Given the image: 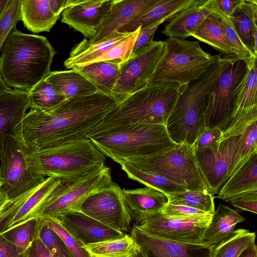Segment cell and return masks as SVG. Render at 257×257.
Wrapping results in <instances>:
<instances>
[{
	"label": "cell",
	"mask_w": 257,
	"mask_h": 257,
	"mask_svg": "<svg viewBox=\"0 0 257 257\" xmlns=\"http://www.w3.org/2000/svg\"><path fill=\"white\" fill-rule=\"evenodd\" d=\"M117 104L113 97L98 91L66 99L50 112L31 108L15 134L34 150L86 139Z\"/></svg>",
	"instance_id": "6da1fadb"
},
{
	"label": "cell",
	"mask_w": 257,
	"mask_h": 257,
	"mask_svg": "<svg viewBox=\"0 0 257 257\" xmlns=\"http://www.w3.org/2000/svg\"><path fill=\"white\" fill-rule=\"evenodd\" d=\"M187 85L148 83L117 104L88 134L87 138L137 124H165Z\"/></svg>",
	"instance_id": "7a4b0ae2"
},
{
	"label": "cell",
	"mask_w": 257,
	"mask_h": 257,
	"mask_svg": "<svg viewBox=\"0 0 257 257\" xmlns=\"http://www.w3.org/2000/svg\"><path fill=\"white\" fill-rule=\"evenodd\" d=\"M2 50L0 74L10 88L29 92L51 72L56 51L43 36L24 33L15 28Z\"/></svg>",
	"instance_id": "3957f363"
},
{
	"label": "cell",
	"mask_w": 257,
	"mask_h": 257,
	"mask_svg": "<svg viewBox=\"0 0 257 257\" xmlns=\"http://www.w3.org/2000/svg\"><path fill=\"white\" fill-rule=\"evenodd\" d=\"M234 58L220 55L203 75L188 84L179 97L165 124L174 144L193 145L204 131L205 96Z\"/></svg>",
	"instance_id": "277c9868"
},
{
	"label": "cell",
	"mask_w": 257,
	"mask_h": 257,
	"mask_svg": "<svg viewBox=\"0 0 257 257\" xmlns=\"http://www.w3.org/2000/svg\"><path fill=\"white\" fill-rule=\"evenodd\" d=\"M88 139L105 157L119 164L126 159L166 151L176 145L165 124H134Z\"/></svg>",
	"instance_id": "5b68a950"
},
{
	"label": "cell",
	"mask_w": 257,
	"mask_h": 257,
	"mask_svg": "<svg viewBox=\"0 0 257 257\" xmlns=\"http://www.w3.org/2000/svg\"><path fill=\"white\" fill-rule=\"evenodd\" d=\"M40 172L62 182L73 181L105 165L106 157L89 139L34 149Z\"/></svg>",
	"instance_id": "8992f818"
},
{
	"label": "cell",
	"mask_w": 257,
	"mask_h": 257,
	"mask_svg": "<svg viewBox=\"0 0 257 257\" xmlns=\"http://www.w3.org/2000/svg\"><path fill=\"white\" fill-rule=\"evenodd\" d=\"M220 55H211L199 41L168 37L163 51L148 83H176L187 85L199 78Z\"/></svg>",
	"instance_id": "52a82bcc"
},
{
	"label": "cell",
	"mask_w": 257,
	"mask_h": 257,
	"mask_svg": "<svg viewBox=\"0 0 257 257\" xmlns=\"http://www.w3.org/2000/svg\"><path fill=\"white\" fill-rule=\"evenodd\" d=\"M121 162L162 175L186 190H209L198 167L193 145L176 144L166 151L131 157Z\"/></svg>",
	"instance_id": "ba28073f"
},
{
	"label": "cell",
	"mask_w": 257,
	"mask_h": 257,
	"mask_svg": "<svg viewBox=\"0 0 257 257\" xmlns=\"http://www.w3.org/2000/svg\"><path fill=\"white\" fill-rule=\"evenodd\" d=\"M34 156V149L17 135L5 139L0 187L9 200L35 189L45 180Z\"/></svg>",
	"instance_id": "9c48e42d"
},
{
	"label": "cell",
	"mask_w": 257,
	"mask_h": 257,
	"mask_svg": "<svg viewBox=\"0 0 257 257\" xmlns=\"http://www.w3.org/2000/svg\"><path fill=\"white\" fill-rule=\"evenodd\" d=\"M112 182L110 168L105 165L73 181L62 182L33 217L58 218L81 211L83 202L91 193Z\"/></svg>",
	"instance_id": "30bf717a"
},
{
	"label": "cell",
	"mask_w": 257,
	"mask_h": 257,
	"mask_svg": "<svg viewBox=\"0 0 257 257\" xmlns=\"http://www.w3.org/2000/svg\"><path fill=\"white\" fill-rule=\"evenodd\" d=\"M246 61L235 57L206 94L203 113L205 127L222 131L230 123L233 112L234 93L245 75Z\"/></svg>",
	"instance_id": "8fae6325"
},
{
	"label": "cell",
	"mask_w": 257,
	"mask_h": 257,
	"mask_svg": "<svg viewBox=\"0 0 257 257\" xmlns=\"http://www.w3.org/2000/svg\"><path fill=\"white\" fill-rule=\"evenodd\" d=\"M241 134L220 139L208 148L195 150L198 167L209 190L218 193L241 163L239 156Z\"/></svg>",
	"instance_id": "7c38bea8"
},
{
	"label": "cell",
	"mask_w": 257,
	"mask_h": 257,
	"mask_svg": "<svg viewBox=\"0 0 257 257\" xmlns=\"http://www.w3.org/2000/svg\"><path fill=\"white\" fill-rule=\"evenodd\" d=\"M164 46V41H153L121 63L112 93L117 103L148 83L162 55Z\"/></svg>",
	"instance_id": "4fadbf2b"
},
{
	"label": "cell",
	"mask_w": 257,
	"mask_h": 257,
	"mask_svg": "<svg viewBox=\"0 0 257 257\" xmlns=\"http://www.w3.org/2000/svg\"><path fill=\"white\" fill-rule=\"evenodd\" d=\"M212 214L186 218L171 217L161 211L146 215L136 225L151 235L183 243L200 244Z\"/></svg>",
	"instance_id": "5bb4252c"
},
{
	"label": "cell",
	"mask_w": 257,
	"mask_h": 257,
	"mask_svg": "<svg viewBox=\"0 0 257 257\" xmlns=\"http://www.w3.org/2000/svg\"><path fill=\"white\" fill-rule=\"evenodd\" d=\"M81 212L117 231L131 229L132 222L123 200L122 189L113 182L91 193L83 202Z\"/></svg>",
	"instance_id": "9a60e30c"
},
{
	"label": "cell",
	"mask_w": 257,
	"mask_h": 257,
	"mask_svg": "<svg viewBox=\"0 0 257 257\" xmlns=\"http://www.w3.org/2000/svg\"><path fill=\"white\" fill-rule=\"evenodd\" d=\"M256 58L246 61V72L234 93V107L231 121L222 131L220 139L238 135L252 121L257 119Z\"/></svg>",
	"instance_id": "2e32d148"
},
{
	"label": "cell",
	"mask_w": 257,
	"mask_h": 257,
	"mask_svg": "<svg viewBox=\"0 0 257 257\" xmlns=\"http://www.w3.org/2000/svg\"><path fill=\"white\" fill-rule=\"evenodd\" d=\"M131 236L144 257H211L215 245L164 239L146 233L134 224Z\"/></svg>",
	"instance_id": "e0dca14e"
},
{
	"label": "cell",
	"mask_w": 257,
	"mask_h": 257,
	"mask_svg": "<svg viewBox=\"0 0 257 257\" xmlns=\"http://www.w3.org/2000/svg\"><path fill=\"white\" fill-rule=\"evenodd\" d=\"M113 0H77L62 14L61 22L81 33L92 37L108 14Z\"/></svg>",
	"instance_id": "ac0fdd59"
},
{
	"label": "cell",
	"mask_w": 257,
	"mask_h": 257,
	"mask_svg": "<svg viewBox=\"0 0 257 257\" xmlns=\"http://www.w3.org/2000/svg\"><path fill=\"white\" fill-rule=\"evenodd\" d=\"M56 218L68 232L84 245L120 238L125 235L81 211L69 213Z\"/></svg>",
	"instance_id": "d6986e66"
},
{
	"label": "cell",
	"mask_w": 257,
	"mask_h": 257,
	"mask_svg": "<svg viewBox=\"0 0 257 257\" xmlns=\"http://www.w3.org/2000/svg\"><path fill=\"white\" fill-rule=\"evenodd\" d=\"M29 107L27 91L10 88L0 93V171L5 139L8 135H15L16 128Z\"/></svg>",
	"instance_id": "ffe728a7"
},
{
	"label": "cell",
	"mask_w": 257,
	"mask_h": 257,
	"mask_svg": "<svg viewBox=\"0 0 257 257\" xmlns=\"http://www.w3.org/2000/svg\"><path fill=\"white\" fill-rule=\"evenodd\" d=\"M154 0H113L111 8L95 34L79 43L84 46L107 39L121 26L126 24L150 6Z\"/></svg>",
	"instance_id": "44dd1931"
},
{
	"label": "cell",
	"mask_w": 257,
	"mask_h": 257,
	"mask_svg": "<svg viewBox=\"0 0 257 257\" xmlns=\"http://www.w3.org/2000/svg\"><path fill=\"white\" fill-rule=\"evenodd\" d=\"M122 198L134 225H138L147 215L162 211L168 203L167 195L155 189L146 187L122 189Z\"/></svg>",
	"instance_id": "7402d4cb"
},
{
	"label": "cell",
	"mask_w": 257,
	"mask_h": 257,
	"mask_svg": "<svg viewBox=\"0 0 257 257\" xmlns=\"http://www.w3.org/2000/svg\"><path fill=\"white\" fill-rule=\"evenodd\" d=\"M194 0H154L150 6L116 31L132 33L161 21H167L189 6Z\"/></svg>",
	"instance_id": "603a6c76"
},
{
	"label": "cell",
	"mask_w": 257,
	"mask_h": 257,
	"mask_svg": "<svg viewBox=\"0 0 257 257\" xmlns=\"http://www.w3.org/2000/svg\"><path fill=\"white\" fill-rule=\"evenodd\" d=\"M257 190V150L236 169L216 197L228 202L245 193Z\"/></svg>",
	"instance_id": "cb8c5ba5"
},
{
	"label": "cell",
	"mask_w": 257,
	"mask_h": 257,
	"mask_svg": "<svg viewBox=\"0 0 257 257\" xmlns=\"http://www.w3.org/2000/svg\"><path fill=\"white\" fill-rule=\"evenodd\" d=\"M212 13L209 0H194L189 6L169 20L161 33L168 37L185 40L190 37L203 20Z\"/></svg>",
	"instance_id": "d4e9b609"
},
{
	"label": "cell",
	"mask_w": 257,
	"mask_h": 257,
	"mask_svg": "<svg viewBox=\"0 0 257 257\" xmlns=\"http://www.w3.org/2000/svg\"><path fill=\"white\" fill-rule=\"evenodd\" d=\"M228 18L244 45L257 58V1L241 0Z\"/></svg>",
	"instance_id": "484cf974"
},
{
	"label": "cell",
	"mask_w": 257,
	"mask_h": 257,
	"mask_svg": "<svg viewBox=\"0 0 257 257\" xmlns=\"http://www.w3.org/2000/svg\"><path fill=\"white\" fill-rule=\"evenodd\" d=\"M45 79L66 99L99 91L85 75L77 70L51 71Z\"/></svg>",
	"instance_id": "4316f807"
},
{
	"label": "cell",
	"mask_w": 257,
	"mask_h": 257,
	"mask_svg": "<svg viewBox=\"0 0 257 257\" xmlns=\"http://www.w3.org/2000/svg\"><path fill=\"white\" fill-rule=\"evenodd\" d=\"M244 220L237 211L219 204L203 234L202 242L209 245L218 244L230 234L238 223Z\"/></svg>",
	"instance_id": "83f0119b"
},
{
	"label": "cell",
	"mask_w": 257,
	"mask_h": 257,
	"mask_svg": "<svg viewBox=\"0 0 257 257\" xmlns=\"http://www.w3.org/2000/svg\"><path fill=\"white\" fill-rule=\"evenodd\" d=\"M131 33L116 31L103 41L87 46L78 43L71 50L69 56L64 62V65L68 69L78 70L91 64L114 45L128 37Z\"/></svg>",
	"instance_id": "f1b7e54d"
},
{
	"label": "cell",
	"mask_w": 257,
	"mask_h": 257,
	"mask_svg": "<svg viewBox=\"0 0 257 257\" xmlns=\"http://www.w3.org/2000/svg\"><path fill=\"white\" fill-rule=\"evenodd\" d=\"M190 37L209 45L223 56L238 58L235 48L223 31L220 20L213 13L203 20L191 33Z\"/></svg>",
	"instance_id": "f546056e"
},
{
	"label": "cell",
	"mask_w": 257,
	"mask_h": 257,
	"mask_svg": "<svg viewBox=\"0 0 257 257\" xmlns=\"http://www.w3.org/2000/svg\"><path fill=\"white\" fill-rule=\"evenodd\" d=\"M62 182L57 178L49 177L36 187L24 200L19 209L2 227L0 234L33 217L35 212L45 202L52 191Z\"/></svg>",
	"instance_id": "4dcf8cb0"
},
{
	"label": "cell",
	"mask_w": 257,
	"mask_h": 257,
	"mask_svg": "<svg viewBox=\"0 0 257 257\" xmlns=\"http://www.w3.org/2000/svg\"><path fill=\"white\" fill-rule=\"evenodd\" d=\"M21 21L34 33L49 32L60 17L51 12L48 0H21Z\"/></svg>",
	"instance_id": "1f68e13d"
},
{
	"label": "cell",
	"mask_w": 257,
	"mask_h": 257,
	"mask_svg": "<svg viewBox=\"0 0 257 257\" xmlns=\"http://www.w3.org/2000/svg\"><path fill=\"white\" fill-rule=\"evenodd\" d=\"M121 64L119 61H100L87 65L77 70L85 75L100 92L112 97Z\"/></svg>",
	"instance_id": "d6a6232c"
},
{
	"label": "cell",
	"mask_w": 257,
	"mask_h": 257,
	"mask_svg": "<svg viewBox=\"0 0 257 257\" xmlns=\"http://www.w3.org/2000/svg\"><path fill=\"white\" fill-rule=\"evenodd\" d=\"M137 245L132 236L120 238L84 245L91 257H134Z\"/></svg>",
	"instance_id": "836d02e7"
},
{
	"label": "cell",
	"mask_w": 257,
	"mask_h": 257,
	"mask_svg": "<svg viewBox=\"0 0 257 257\" xmlns=\"http://www.w3.org/2000/svg\"><path fill=\"white\" fill-rule=\"evenodd\" d=\"M119 165L128 178L147 187L158 190L166 195L186 190L182 186L159 174L141 170L125 162H121Z\"/></svg>",
	"instance_id": "e575fe53"
},
{
	"label": "cell",
	"mask_w": 257,
	"mask_h": 257,
	"mask_svg": "<svg viewBox=\"0 0 257 257\" xmlns=\"http://www.w3.org/2000/svg\"><path fill=\"white\" fill-rule=\"evenodd\" d=\"M255 233L245 229L233 230L213 247L211 257H238L245 249L255 243Z\"/></svg>",
	"instance_id": "d590c367"
},
{
	"label": "cell",
	"mask_w": 257,
	"mask_h": 257,
	"mask_svg": "<svg viewBox=\"0 0 257 257\" xmlns=\"http://www.w3.org/2000/svg\"><path fill=\"white\" fill-rule=\"evenodd\" d=\"M41 221V217H32L0 234L12 243L20 253L24 254L38 237Z\"/></svg>",
	"instance_id": "8d00e7d4"
},
{
	"label": "cell",
	"mask_w": 257,
	"mask_h": 257,
	"mask_svg": "<svg viewBox=\"0 0 257 257\" xmlns=\"http://www.w3.org/2000/svg\"><path fill=\"white\" fill-rule=\"evenodd\" d=\"M30 107L50 112L60 106L66 99L45 79L28 92Z\"/></svg>",
	"instance_id": "74e56055"
},
{
	"label": "cell",
	"mask_w": 257,
	"mask_h": 257,
	"mask_svg": "<svg viewBox=\"0 0 257 257\" xmlns=\"http://www.w3.org/2000/svg\"><path fill=\"white\" fill-rule=\"evenodd\" d=\"M168 203L183 205L212 214L215 211L213 195L207 190H186L167 195Z\"/></svg>",
	"instance_id": "f35d334b"
},
{
	"label": "cell",
	"mask_w": 257,
	"mask_h": 257,
	"mask_svg": "<svg viewBox=\"0 0 257 257\" xmlns=\"http://www.w3.org/2000/svg\"><path fill=\"white\" fill-rule=\"evenodd\" d=\"M41 219L38 236L53 256L74 257L60 237Z\"/></svg>",
	"instance_id": "ab89813d"
},
{
	"label": "cell",
	"mask_w": 257,
	"mask_h": 257,
	"mask_svg": "<svg viewBox=\"0 0 257 257\" xmlns=\"http://www.w3.org/2000/svg\"><path fill=\"white\" fill-rule=\"evenodd\" d=\"M140 29L141 27H139L128 37L114 45L91 63L109 61H119L122 63L128 59L132 56L134 45Z\"/></svg>",
	"instance_id": "60d3db41"
},
{
	"label": "cell",
	"mask_w": 257,
	"mask_h": 257,
	"mask_svg": "<svg viewBox=\"0 0 257 257\" xmlns=\"http://www.w3.org/2000/svg\"><path fill=\"white\" fill-rule=\"evenodd\" d=\"M41 218L60 237L74 257H91L84 248V245L68 232L57 218Z\"/></svg>",
	"instance_id": "b9f144b4"
},
{
	"label": "cell",
	"mask_w": 257,
	"mask_h": 257,
	"mask_svg": "<svg viewBox=\"0 0 257 257\" xmlns=\"http://www.w3.org/2000/svg\"><path fill=\"white\" fill-rule=\"evenodd\" d=\"M20 6L21 0H12L0 19V50L8 35L21 21Z\"/></svg>",
	"instance_id": "7bdbcfd3"
},
{
	"label": "cell",
	"mask_w": 257,
	"mask_h": 257,
	"mask_svg": "<svg viewBox=\"0 0 257 257\" xmlns=\"http://www.w3.org/2000/svg\"><path fill=\"white\" fill-rule=\"evenodd\" d=\"M257 150V119L248 123L241 133L239 156L242 163L252 152Z\"/></svg>",
	"instance_id": "ee69618b"
},
{
	"label": "cell",
	"mask_w": 257,
	"mask_h": 257,
	"mask_svg": "<svg viewBox=\"0 0 257 257\" xmlns=\"http://www.w3.org/2000/svg\"><path fill=\"white\" fill-rule=\"evenodd\" d=\"M220 22L223 31L233 47L235 48L238 57L245 61H247L253 57L246 47L244 45L228 17H217Z\"/></svg>",
	"instance_id": "f6af8a7d"
},
{
	"label": "cell",
	"mask_w": 257,
	"mask_h": 257,
	"mask_svg": "<svg viewBox=\"0 0 257 257\" xmlns=\"http://www.w3.org/2000/svg\"><path fill=\"white\" fill-rule=\"evenodd\" d=\"M161 212L166 216L171 217L186 218L203 215L205 212L183 205L167 203Z\"/></svg>",
	"instance_id": "bcb514c9"
},
{
	"label": "cell",
	"mask_w": 257,
	"mask_h": 257,
	"mask_svg": "<svg viewBox=\"0 0 257 257\" xmlns=\"http://www.w3.org/2000/svg\"><path fill=\"white\" fill-rule=\"evenodd\" d=\"M238 211L257 213V190L244 193L228 201Z\"/></svg>",
	"instance_id": "7dc6e473"
},
{
	"label": "cell",
	"mask_w": 257,
	"mask_h": 257,
	"mask_svg": "<svg viewBox=\"0 0 257 257\" xmlns=\"http://www.w3.org/2000/svg\"><path fill=\"white\" fill-rule=\"evenodd\" d=\"M222 131L217 127H205L196 139L193 146L195 150L210 147L221 139Z\"/></svg>",
	"instance_id": "c3c4849f"
},
{
	"label": "cell",
	"mask_w": 257,
	"mask_h": 257,
	"mask_svg": "<svg viewBox=\"0 0 257 257\" xmlns=\"http://www.w3.org/2000/svg\"><path fill=\"white\" fill-rule=\"evenodd\" d=\"M241 0H209V6L216 17H229Z\"/></svg>",
	"instance_id": "681fc988"
},
{
	"label": "cell",
	"mask_w": 257,
	"mask_h": 257,
	"mask_svg": "<svg viewBox=\"0 0 257 257\" xmlns=\"http://www.w3.org/2000/svg\"><path fill=\"white\" fill-rule=\"evenodd\" d=\"M165 21H161L150 26L141 29L134 45L132 56L137 51L153 41L154 34L159 26Z\"/></svg>",
	"instance_id": "f907efd6"
},
{
	"label": "cell",
	"mask_w": 257,
	"mask_h": 257,
	"mask_svg": "<svg viewBox=\"0 0 257 257\" xmlns=\"http://www.w3.org/2000/svg\"><path fill=\"white\" fill-rule=\"evenodd\" d=\"M25 257H53L38 236L25 253Z\"/></svg>",
	"instance_id": "816d5d0a"
},
{
	"label": "cell",
	"mask_w": 257,
	"mask_h": 257,
	"mask_svg": "<svg viewBox=\"0 0 257 257\" xmlns=\"http://www.w3.org/2000/svg\"><path fill=\"white\" fill-rule=\"evenodd\" d=\"M0 257H25V253H20L12 243L0 234Z\"/></svg>",
	"instance_id": "f5cc1de1"
},
{
	"label": "cell",
	"mask_w": 257,
	"mask_h": 257,
	"mask_svg": "<svg viewBox=\"0 0 257 257\" xmlns=\"http://www.w3.org/2000/svg\"><path fill=\"white\" fill-rule=\"evenodd\" d=\"M52 13L58 17L68 7L75 4L77 0H48Z\"/></svg>",
	"instance_id": "db71d44e"
},
{
	"label": "cell",
	"mask_w": 257,
	"mask_h": 257,
	"mask_svg": "<svg viewBox=\"0 0 257 257\" xmlns=\"http://www.w3.org/2000/svg\"><path fill=\"white\" fill-rule=\"evenodd\" d=\"M238 257H257V249L255 243L245 249Z\"/></svg>",
	"instance_id": "11a10c76"
},
{
	"label": "cell",
	"mask_w": 257,
	"mask_h": 257,
	"mask_svg": "<svg viewBox=\"0 0 257 257\" xmlns=\"http://www.w3.org/2000/svg\"><path fill=\"white\" fill-rule=\"evenodd\" d=\"M12 0H0V19L3 16Z\"/></svg>",
	"instance_id": "9f6ffc18"
},
{
	"label": "cell",
	"mask_w": 257,
	"mask_h": 257,
	"mask_svg": "<svg viewBox=\"0 0 257 257\" xmlns=\"http://www.w3.org/2000/svg\"><path fill=\"white\" fill-rule=\"evenodd\" d=\"M9 201L6 195L3 192L0 187V210Z\"/></svg>",
	"instance_id": "6f0895ef"
},
{
	"label": "cell",
	"mask_w": 257,
	"mask_h": 257,
	"mask_svg": "<svg viewBox=\"0 0 257 257\" xmlns=\"http://www.w3.org/2000/svg\"><path fill=\"white\" fill-rule=\"evenodd\" d=\"M10 88H11L7 85L0 74V93Z\"/></svg>",
	"instance_id": "680465c9"
},
{
	"label": "cell",
	"mask_w": 257,
	"mask_h": 257,
	"mask_svg": "<svg viewBox=\"0 0 257 257\" xmlns=\"http://www.w3.org/2000/svg\"><path fill=\"white\" fill-rule=\"evenodd\" d=\"M134 257H144L138 245L136 250Z\"/></svg>",
	"instance_id": "91938a15"
}]
</instances>
